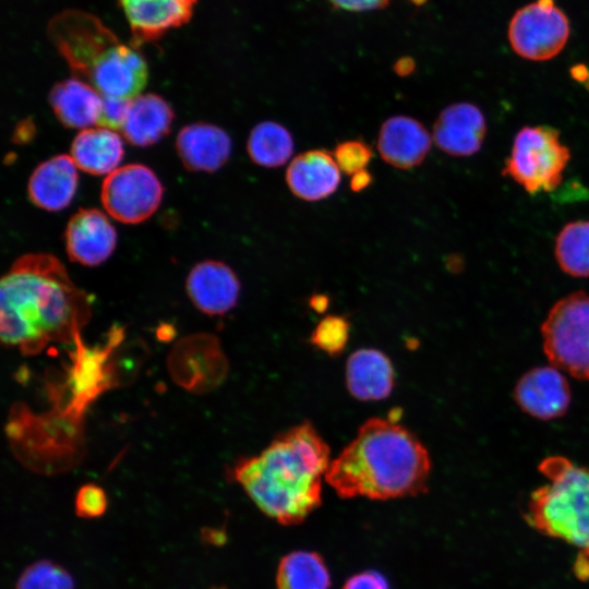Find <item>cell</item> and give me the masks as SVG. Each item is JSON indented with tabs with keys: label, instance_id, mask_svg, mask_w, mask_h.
Listing matches in <instances>:
<instances>
[{
	"label": "cell",
	"instance_id": "6da1fadb",
	"mask_svg": "<svg viewBox=\"0 0 589 589\" xmlns=\"http://www.w3.org/2000/svg\"><path fill=\"white\" fill-rule=\"evenodd\" d=\"M0 314L2 344L34 356L50 344H75L92 309L56 256L28 253L1 278Z\"/></svg>",
	"mask_w": 589,
	"mask_h": 589
},
{
	"label": "cell",
	"instance_id": "7a4b0ae2",
	"mask_svg": "<svg viewBox=\"0 0 589 589\" xmlns=\"http://www.w3.org/2000/svg\"><path fill=\"white\" fill-rule=\"evenodd\" d=\"M329 447L310 422L278 434L259 455L230 469L254 504L284 526L302 522L322 502Z\"/></svg>",
	"mask_w": 589,
	"mask_h": 589
},
{
	"label": "cell",
	"instance_id": "3957f363",
	"mask_svg": "<svg viewBox=\"0 0 589 589\" xmlns=\"http://www.w3.org/2000/svg\"><path fill=\"white\" fill-rule=\"evenodd\" d=\"M431 458L394 419L371 418L330 460L325 481L342 498L390 500L426 492Z\"/></svg>",
	"mask_w": 589,
	"mask_h": 589
},
{
	"label": "cell",
	"instance_id": "277c9868",
	"mask_svg": "<svg viewBox=\"0 0 589 589\" xmlns=\"http://www.w3.org/2000/svg\"><path fill=\"white\" fill-rule=\"evenodd\" d=\"M48 35L77 79L103 97L132 100L147 82L140 48L125 45L95 15L68 10L56 15Z\"/></svg>",
	"mask_w": 589,
	"mask_h": 589
},
{
	"label": "cell",
	"instance_id": "5b68a950",
	"mask_svg": "<svg viewBox=\"0 0 589 589\" xmlns=\"http://www.w3.org/2000/svg\"><path fill=\"white\" fill-rule=\"evenodd\" d=\"M539 470L548 482L531 493L527 521L541 533L578 548L575 573L589 579V467L550 456Z\"/></svg>",
	"mask_w": 589,
	"mask_h": 589
},
{
	"label": "cell",
	"instance_id": "8992f818",
	"mask_svg": "<svg viewBox=\"0 0 589 589\" xmlns=\"http://www.w3.org/2000/svg\"><path fill=\"white\" fill-rule=\"evenodd\" d=\"M569 159V148L562 143L556 129L524 127L514 139L503 175L530 194L551 192L561 184Z\"/></svg>",
	"mask_w": 589,
	"mask_h": 589
},
{
	"label": "cell",
	"instance_id": "52a82bcc",
	"mask_svg": "<svg viewBox=\"0 0 589 589\" xmlns=\"http://www.w3.org/2000/svg\"><path fill=\"white\" fill-rule=\"evenodd\" d=\"M543 350L551 364L589 381V294L575 291L560 299L541 325Z\"/></svg>",
	"mask_w": 589,
	"mask_h": 589
},
{
	"label": "cell",
	"instance_id": "ba28073f",
	"mask_svg": "<svg viewBox=\"0 0 589 589\" xmlns=\"http://www.w3.org/2000/svg\"><path fill=\"white\" fill-rule=\"evenodd\" d=\"M569 29L566 14L554 0H537L514 13L507 37L513 50L521 58L545 61L563 50Z\"/></svg>",
	"mask_w": 589,
	"mask_h": 589
},
{
	"label": "cell",
	"instance_id": "9c48e42d",
	"mask_svg": "<svg viewBox=\"0 0 589 589\" xmlns=\"http://www.w3.org/2000/svg\"><path fill=\"white\" fill-rule=\"evenodd\" d=\"M163 185L148 167L129 164L117 168L103 182L100 199L107 213L124 224H139L158 208Z\"/></svg>",
	"mask_w": 589,
	"mask_h": 589
},
{
	"label": "cell",
	"instance_id": "30bf717a",
	"mask_svg": "<svg viewBox=\"0 0 589 589\" xmlns=\"http://www.w3.org/2000/svg\"><path fill=\"white\" fill-rule=\"evenodd\" d=\"M514 398L527 414L540 420H552L567 411L572 393L568 381L557 368L537 366L519 378Z\"/></svg>",
	"mask_w": 589,
	"mask_h": 589
},
{
	"label": "cell",
	"instance_id": "8fae6325",
	"mask_svg": "<svg viewBox=\"0 0 589 589\" xmlns=\"http://www.w3.org/2000/svg\"><path fill=\"white\" fill-rule=\"evenodd\" d=\"M187 293L193 305L207 315H224L239 300L241 285L230 266L214 260L197 263L185 281Z\"/></svg>",
	"mask_w": 589,
	"mask_h": 589
},
{
	"label": "cell",
	"instance_id": "7c38bea8",
	"mask_svg": "<svg viewBox=\"0 0 589 589\" xmlns=\"http://www.w3.org/2000/svg\"><path fill=\"white\" fill-rule=\"evenodd\" d=\"M64 239L71 261L97 266L112 254L117 233L104 213L96 208H81L70 218Z\"/></svg>",
	"mask_w": 589,
	"mask_h": 589
},
{
	"label": "cell",
	"instance_id": "4fadbf2b",
	"mask_svg": "<svg viewBox=\"0 0 589 589\" xmlns=\"http://www.w3.org/2000/svg\"><path fill=\"white\" fill-rule=\"evenodd\" d=\"M486 133L485 117L481 109L467 101L444 108L433 124L432 139L444 153L467 157L478 153Z\"/></svg>",
	"mask_w": 589,
	"mask_h": 589
},
{
	"label": "cell",
	"instance_id": "5bb4252c",
	"mask_svg": "<svg viewBox=\"0 0 589 589\" xmlns=\"http://www.w3.org/2000/svg\"><path fill=\"white\" fill-rule=\"evenodd\" d=\"M130 25L133 44L160 39L167 32L188 23L196 0H118Z\"/></svg>",
	"mask_w": 589,
	"mask_h": 589
},
{
	"label": "cell",
	"instance_id": "9a60e30c",
	"mask_svg": "<svg viewBox=\"0 0 589 589\" xmlns=\"http://www.w3.org/2000/svg\"><path fill=\"white\" fill-rule=\"evenodd\" d=\"M432 137L417 119L404 115L383 122L377 136V151L382 159L398 169L419 166L428 156Z\"/></svg>",
	"mask_w": 589,
	"mask_h": 589
},
{
	"label": "cell",
	"instance_id": "2e32d148",
	"mask_svg": "<svg viewBox=\"0 0 589 589\" xmlns=\"http://www.w3.org/2000/svg\"><path fill=\"white\" fill-rule=\"evenodd\" d=\"M340 169L329 152L311 149L296 156L286 170L291 193L308 202L330 196L340 183Z\"/></svg>",
	"mask_w": 589,
	"mask_h": 589
},
{
	"label": "cell",
	"instance_id": "e0dca14e",
	"mask_svg": "<svg viewBox=\"0 0 589 589\" xmlns=\"http://www.w3.org/2000/svg\"><path fill=\"white\" fill-rule=\"evenodd\" d=\"M231 147V139L225 130L203 122L182 128L176 141L182 164L192 171L218 170L228 161Z\"/></svg>",
	"mask_w": 589,
	"mask_h": 589
},
{
	"label": "cell",
	"instance_id": "ac0fdd59",
	"mask_svg": "<svg viewBox=\"0 0 589 589\" xmlns=\"http://www.w3.org/2000/svg\"><path fill=\"white\" fill-rule=\"evenodd\" d=\"M345 378L352 397L362 401L382 400L394 389L395 370L384 352L374 348H362L348 358Z\"/></svg>",
	"mask_w": 589,
	"mask_h": 589
},
{
	"label": "cell",
	"instance_id": "d6986e66",
	"mask_svg": "<svg viewBox=\"0 0 589 589\" xmlns=\"http://www.w3.org/2000/svg\"><path fill=\"white\" fill-rule=\"evenodd\" d=\"M71 156L57 155L38 165L29 177L28 197L36 206L57 212L73 200L77 188V170Z\"/></svg>",
	"mask_w": 589,
	"mask_h": 589
},
{
	"label": "cell",
	"instance_id": "ffe728a7",
	"mask_svg": "<svg viewBox=\"0 0 589 589\" xmlns=\"http://www.w3.org/2000/svg\"><path fill=\"white\" fill-rule=\"evenodd\" d=\"M49 103L57 119L67 128L88 129L99 122L103 110V96L77 77L57 83L49 94Z\"/></svg>",
	"mask_w": 589,
	"mask_h": 589
},
{
	"label": "cell",
	"instance_id": "44dd1931",
	"mask_svg": "<svg viewBox=\"0 0 589 589\" xmlns=\"http://www.w3.org/2000/svg\"><path fill=\"white\" fill-rule=\"evenodd\" d=\"M172 120L173 111L163 97L139 95L131 100L121 132L129 143L145 147L167 135Z\"/></svg>",
	"mask_w": 589,
	"mask_h": 589
},
{
	"label": "cell",
	"instance_id": "7402d4cb",
	"mask_svg": "<svg viewBox=\"0 0 589 589\" xmlns=\"http://www.w3.org/2000/svg\"><path fill=\"white\" fill-rule=\"evenodd\" d=\"M120 135L105 127L82 130L71 145V157L81 170L91 175L111 173L123 158Z\"/></svg>",
	"mask_w": 589,
	"mask_h": 589
},
{
	"label": "cell",
	"instance_id": "603a6c76",
	"mask_svg": "<svg viewBox=\"0 0 589 589\" xmlns=\"http://www.w3.org/2000/svg\"><path fill=\"white\" fill-rule=\"evenodd\" d=\"M294 149L289 130L276 121H263L250 132L247 151L251 160L265 168H277L286 164Z\"/></svg>",
	"mask_w": 589,
	"mask_h": 589
},
{
	"label": "cell",
	"instance_id": "cb8c5ba5",
	"mask_svg": "<svg viewBox=\"0 0 589 589\" xmlns=\"http://www.w3.org/2000/svg\"><path fill=\"white\" fill-rule=\"evenodd\" d=\"M276 584L277 589H329L330 577L317 553L296 551L281 558Z\"/></svg>",
	"mask_w": 589,
	"mask_h": 589
},
{
	"label": "cell",
	"instance_id": "d4e9b609",
	"mask_svg": "<svg viewBox=\"0 0 589 589\" xmlns=\"http://www.w3.org/2000/svg\"><path fill=\"white\" fill-rule=\"evenodd\" d=\"M554 254L564 273L589 277V220L566 224L556 237Z\"/></svg>",
	"mask_w": 589,
	"mask_h": 589
},
{
	"label": "cell",
	"instance_id": "484cf974",
	"mask_svg": "<svg viewBox=\"0 0 589 589\" xmlns=\"http://www.w3.org/2000/svg\"><path fill=\"white\" fill-rule=\"evenodd\" d=\"M350 336V323L345 316L326 315L314 327L310 340L330 357L344 352Z\"/></svg>",
	"mask_w": 589,
	"mask_h": 589
},
{
	"label": "cell",
	"instance_id": "4316f807",
	"mask_svg": "<svg viewBox=\"0 0 589 589\" xmlns=\"http://www.w3.org/2000/svg\"><path fill=\"white\" fill-rule=\"evenodd\" d=\"M71 575L60 565L40 561L29 565L20 576L16 589H73Z\"/></svg>",
	"mask_w": 589,
	"mask_h": 589
},
{
	"label": "cell",
	"instance_id": "83f0119b",
	"mask_svg": "<svg viewBox=\"0 0 589 589\" xmlns=\"http://www.w3.org/2000/svg\"><path fill=\"white\" fill-rule=\"evenodd\" d=\"M333 156L340 171L352 176L365 169L373 158V151L366 142L353 139L338 143Z\"/></svg>",
	"mask_w": 589,
	"mask_h": 589
},
{
	"label": "cell",
	"instance_id": "f1b7e54d",
	"mask_svg": "<svg viewBox=\"0 0 589 589\" xmlns=\"http://www.w3.org/2000/svg\"><path fill=\"white\" fill-rule=\"evenodd\" d=\"M107 504L105 491L94 483L82 485L75 495V512L82 518L100 517L106 512Z\"/></svg>",
	"mask_w": 589,
	"mask_h": 589
},
{
	"label": "cell",
	"instance_id": "f546056e",
	"mask_svg": "<svg viewBox=\"0 0 589 589\" xmlns=\"http://www.w3.org/2000/svg\"><path fill=\"white\" fill-rule=\"evenodd\" d=\"M130 104L129 99L103 97V110L98 124L111 130H121Z\"/></svg>",
	"mask_w": 589,
	"mask_h": 589
},
{
	"label": "cell",
	"instance_id": "4dcf8cb0",
	"mask_svg": "<svg viewBox=\"0 0 589 589\" xmlns=\"http://www.w3.org/2000/svg\"><path fill=\"white\" fill-rule=\"evenodd\" d=\"M342 589H388V584L378 572L368 570L349 578Z\"/></svg>",
	"mask_w": 589,
	"mask_h": 589
},
{
	"label": "cell",
	"instance_id": "1f68e13d",
	"mask_svg": "<svg viewBox=\"0 0 589 589\" xmlns=\"http://www.w3.org/2000/svg\"><path fill=\"white\" fill-rule=\"evenodd\" d=\"M334 7L351 11L363 12L378 10L386 7L389 0H328Z\"/></svg>",
	"mask_w": 589,
	"mask_h": 589
},
{
	"label": "cell",
	"instance_id": "d6a6232c",
	"mask_svg": "<svg viewBox=\"0 0 589 589\" xmlns=\"http://www.w3.org/2000/svg\"><path fill=\"white\" fill-rule=\"evenodd\" d=\"M373 182V176L366 169L358 171L351 176L350 189L358 193L369 188Z\"/></svg>",
	"mask_w": 589,
	"mask_h": 589
},
{
	"label": "cell",
	"instance_id": "836d02e7",
	"mask_svg": "<svg viewBox=\"0 0 589 589\" xmlns=\"http://www.w3.org/2000/svg\"><path fill=\"white\" fill-rule=\"evenodd\" d=\"M570 74L574 80L585 83L589 77V71L586 65L577 64L572 68Z\"/></svg>",
	"mask_w": 589,
	"mask_h": 589
},
{
	"label": "cell",
	"instance_id": "e575fe53",
	"mask_svg": "<svg viewBox=\"0 0 589 589\" xmlns=\"http://www.w3.org/2000/svg\"><path fill=\"white\" fill-rule=\"evenodd\" d=\"M413 68L414 64L409 59H402L395 65V70L399 75L409 74L413 70Z\"/></svg>",
	"mask_w": 589,
	"mask_h": 589
},
{
	"label": "cell",
	"instance_id": "d590c367",
	"mask_svg": "<svg viewBox=\"0 0 589 589\" xmlns=\"http://www.w3.org/2000/svg\"><path fill=\"white\" fill-rule=\"evenodd\" d=\"M310 303L314 310L322 311L325 310L328 304V299L325 294H314Z\"/></svg>",
	"mask_w": 589,
	"mask_h": 589
},
{
	"label": "cell",
	"instance_id": "8d00e7d4",
	"mask_svg": "<svg viewBox=\"0 0 589 589\" xmlns=\"http://www.w3.org/2000/svg\"><path fill=\"white\" fill-rule=\"evenodd\" d=\"M585 84H586V87H587L588 91H589V77H588V80L585 82Z\"/></svg>",
	"mask_w": 589,
	"mask_h": 589
}]
</instances>
